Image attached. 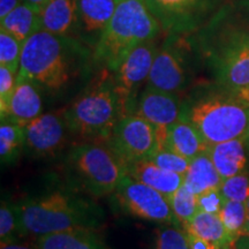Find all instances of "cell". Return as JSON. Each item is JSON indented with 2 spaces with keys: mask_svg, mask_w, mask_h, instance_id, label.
Listing matches in <instances>:
<instances>
[{
  "mask_svg": "<svg viewBox=\"0 0 249 249\" xmlns=\"http://www.w3.org/2000/svg\"><path fill=\"white\" fill-rule=\"evenodd\" d=\"M193 42L207 58L218 82L236 92L249 90V0L217 9Z\"/></svg>",
  "mask_w": 249,
  "mask_h": 249,
  "instance_id": "obj_1",
  "label": "cell"
},
{
  "mask_svg": "<svg viewBox=\"0 0 249 249\" xmlns=\"http://www.w3.org/2000/svg\"><path fill=\"white\" fill-rule=\"evenodd\" d=\"M93 67V49L85 42L39 30L24 43L18 76L55 96L88 80Z\"/></svg>",
  "mask_w": 249,
  "mask_h": 249,
  "instance_id": "obj_2",
  "label": "cell"
},
{
  "mask_svg": "<svg viewBox=\"0 0 249 249\" xmlns=\"http://www.w3.org/2000/svg\"><path fill=\"white\" fill-rule=\"evenodd\" d=\"M20 234L37 238L71 230H96L104 219L97 204L67 191H54L15 203Z\"/></svg>",
  "mask_w": 249,
  "mask_h": 249,
  "instance_id": "obj_3",
  "label": "cell"
},
{
  "mask_svg": "<svg viewBox=\"0 0 249 249\" xmlns=\"http://www.w3.org/2000/svg\"><path fill=\"white\" fill-rule=\"evenodd\" d=\"M183 118L207 145L242 138L249 124V102L240 92L197 91L183 101Z\"/></svg>",
  "mask_w": 249,
  "mask_h": 249,
  "instance_id": "obj_4",
  "label": "cell"
},
{
  "mask_svg": "<svg viewBox=\"0 0 249 249\" xmlns=\"http://www.w3.org/2000/svg\"><path fill=\"white\" fill-rule=\"evenodd\" d=\"M161 27L144 0H123L117 5L113 18L93 48L96 68L116 71L136 46L157 38Z\"/></svg>",
  "mask_w": 249,
  "mask_h": 249,
  "instance_id": "obj_5",
  "label": "cell"
},
{
  "mask_svg": "<svg viewBox=\"0 0 249 249\" xmlns=\"http://www.w3.org/2000/svg\"><path fill=\"white\" fill-rule=\"evenodd\" d=\"M101 71L62 113L70 133L77 138L107 140L123 117L113 74Z\"/></svg>",
  "mask_w": 249,
  "mask_h": 249,
  "instance_id": "obj_6",
  "label": "cell"
},
{
  "mask_svg": "<svg viewBox=\"0 0 249 249\" xmlns=\"http://www.w3.org/2000/svg\"><path fill=\"white\" fill-rule=\"evenodd\" d=\"M70 177L80 188L95 197L111 195L126 176L124 164L107 145L82 143L65 157Z\"/></svg>",
  "mask_w": 249,
  "mask_h": 249,
  "instance_id": "obj_7",
  "label": "cell"
},
{
  "mask_svg": "<svg viewBox=\"0 0 249 249\" xmlns=\"http://www.w3.org/2000/svg\"><path fill=\"white\" fill-rule=\"evenodd\" d=\"M166 35L194 34L217 12L218 0H144Z\"/></svg>",
  "mask_w": 249,
  "mask_h": 249,
  "instance_id": "obj_8",
  "label": "cell"
},
{
  "mask_svg": "<svg viewBox=\"0 0 249 249\" xmlns=\"http://www.w3.org/2000/svg\"><path fill=\"white\" fill-rule=\"evenodd\" d=\"M105 141L124 166L147 160L160 148L157 127L138 114L121 117Z\"/></svg>",
  "mask_w": 249,
  "mask_h": 249,
  "instance_id": "obj_9",
  "label": "cell"
},
{
  "mask_svg": "<svg viewBox=\"0 0 249 249\" xmlns=\"http://www.w3.org/2000/svg\"><path fill=\"white\" fill-rule=\"evenodd\" d=\"M158 49L157 38L143 42L136 46L124 58L118 70L112 73L123 116L134 114L136 102L141 93L140 89L143 83L148 81Z\"/></svg>",
  "mask_w": 249,
  "mask_h": 249,
  "instance_id": "obj_10",
  "label": "cell"
},
{
  "mask_svg": "<svg viewBox=\"0 0 249 249\" xmlns=\"http://www.w3.org/2000/svg\"><path fill=\"white\" fill-rule=\"evenodd\" d=\"M113 194L118 204L134 217L156 223L180 225L166 196L127 174Z\"/></svg>",
  "mask_w": 249,
  "mask_h": 249,
  "instance_id": "obj_11",
  "label": "cell"
},
{
  "mask_svg": "<svg viewBox=\"0 0 249 249\" xmlns=\"http://www.w3.org/2000/svg\"><path fill=\"white\" fill-rule=\"evenodd\" d=\"M183 37L167 35L156 53L145 86L173 93H179L186 88L188 65L182 46Z\"/></svg>",
  "mask_w": 249,
  "mask_h": 249,
  "instance_id": "obj_12",
  "label": "cell"
},
{
  "mask_svg": "<svg viewBox=\"0 0 249 249\" xmlns=\"http://www.w3.org/2000/svg\"><path fill=\"white\" fill-rule=\"evenodd\" d=\"M67 132L70 130L62 114H40L24 126V151L31 157L54 155L64 147Z\"/></svg>",
  "mask_w": 249,
  "mask_h": 249,
  "instance_id": "obj_13",
  "label": "cell"
},
{
  "mask_svg": "<svg viewBox=\"0 0 249 249\" xmlns=\"http://www.w3.org/2000/svg\"><path fill=\"white\" fill-rule=\"evenodd\" d=\"M134 114L144 118L157 128L164 129L181 119L183 101L178 93L145 86L136 102Z\"/></svg>",
  "mask_w": 249,
  "mask_h": 249,
  "instance_id": "obj_14",
  "label": "cell"
},
{
  "mask_svg": "<svg viewBox=\"0 0 249 249\" xmlns=\"http://www.w3.org/2000/svg\"><path fill=\"white\" fill-rule=\"evenodd\" d=\"M117 5V0H77V38L95 48Z\"/></svg>",
  "mask_w": 249,
  "mask_h": 249,
  "instance_id": "obj_15",
  "label": "cell"
},
{
  "mask_svg": "<svg viewBox=\"0 0 249 249\" xmlns=\"http://www.w3.org/2000/svg\"><path fill=\"white\" fill-rule=\"evenodd\" d=\"M157 130L160 147L169 149L187 160H192L207 150L208 145L200 133L183 117L166 128H157Z\"/></svg>",
  "mask_w": 249,
  "mask_h": 249,
  "instance_id": "obj_16",
  "label": "cell"
},
{
  "mask_svg": "<svg viewBox=\"0 0 249 249\" xmlns=\"http://www.w3.org/2000/svg\"><path fill=\"white\" fill-rule=\"evenodd\" d=\"M42 89L33 81L18 76L9 113L5 118L21 126H26L30 121L39 117L42 114Z\"/></svg>",
  "mask_w": 249,
  "mask_h": 249,
  "instance_id": "obj_17",
  "label": "cell"
},
{
  "mask_svg": "<svg viewBox=\"0 0 249 249\" xmlns=\"http://www.w3.org/2000/svg\"><path fill=\"white\" fill-rule=\"evenodd\" d=\"M126 174L161 193L167 200L183 183V176L164 170L150 160H141L124 165Z\"/></svg>",
  "mask_w": 249,
  "mask_h": 249,
  "instance_id": "obj_18",
  "label": "cell"
},
{
  "mask_svg": "<svg viewBox=\"0 0 249 249\" xmlns=\"http://www.w3.org/2000/svg\"><path fill=\"white\" fill-rule=\"evenodd\" d=\"M205 151L223 179L245 172L248 163V148L244 138L208 145Z\"/></svg>",
  "mask_w": 249,
  "mask_h": 249,
  "instance_id": "obj_19",
  "label": "cell"
},
{
  "mask_svg": "<svg viewBox=\"0 0 249 249\" xmlns=\"http://www.w3.org/2000/svg\"><path fill=\"white\" fill-rule=\"evenodd\" d=\"M40 20L42 30L77 38V0H50Z\"/></svg>",
  "mask_w": 249,
  "mask_h": 249,
  "instance_id": "obj_20",
  "label": "cell"
},
{
  "mask_svg": "<svg viewBox=\"0 0 249 249\" xmlns=\"http://www.w3.org/2000/svg\"><path fill=\"white\" fill-rule=\"evenodd\" d=\"M224 181L207 151L193 158L183 176V185L193 194L198 195L209 189L220 188Z\"/></svg>",
  "mask_w": 249,
  "mask_h": 249,
  "instance_id": "obj_21",
  "label": "cell"
},
{
  "mask_svg": "<svg viewBox=\"0 0 249 249\" xmlns=\"http://www.w3.org/2000/svg\"><path fill=\"white\" fill-rule=\"evenodd\" d=\"M38 249H107L95 230H71L37 238Z\"/></svg>",
  "mask_w": 249,
  "mask_h": 249,
  "instance_id": "obj_22",
  "label": "cell"
},
{
  "mask_svg": "<svg viewBox=\"0 0 249 249\" xmlns=\"http://www.w3.org/2000/svg\"><path fill=\"white\" fill-rule=\"evenodd\" d=\"M186 232L203 238L224 249H232L234 239L227 232L219 214L197 211L191 220L182 224Z\"/></svg>",
  "mask_w": 249,
  "mask_h": 249,
  "instance_id": "obj_23",
  "label": "cell"
},
{
  "mask_svg": "<svg viewBox=\"0 0 249 249\" xmlns=\"http://www.w3.org/2000/svg\"><path fill=\"white\" fill-rule=\"evenodd\" d=\"M0 27L24 44L31 36L42 30V20L38 12L23 1L0 20Z\"/></svg>",
  "mask_w": 249,
  "mask_h": 249,
  "instance_id": "obj_24",
  "label": "cell"
},
{
  "mask_svg": "<svg viewBox=\"0 0 249 249\" xmlns=\"http://www.w3.org/2000/svg\"><path fill=\"white\" fill-rule=\"evenodd\" d=\"M24 150V126L4 118L0 124V160L2 165H13Z\"/></svg>",
  "mask_w": 249,
  "mask_h": 249,
  "instance_id": "obj_25",
  "label": "cell"
},
{
  "mask_svg": "<svg viewBox=\"0 0 249 249\" xmlns=\"http://www.w3.org/2000/svg\"><path fill=\"white\" fill-rule=\"evenodd\" d=\"M169 203L174 216L181 226L182 224L191 220L198 211L196 195L193 194L183 183L178 191L169 198Z\"/></svg>",
  "mask_w": 249,
  "mask_h": 249,
  "instance_id": "obj_26",
  "label": "cell"
},
{
  "mask_svg": "<svg viewBox=\"0 0 249 249\" xmlns=\"http://www.w3.org/2000/svg\"><path fill=\"white\" fill-rule=\"evenodd\" d=\"M247 216L248 210L246 203L231 200L225 201L219 213V217L224 226L226 227L227 232L234 240L241 234V230L245 225Z\"/></svg>",
  "mask_w": 249,
  "mask_h": 249,
  "instance_id": "obj_27",
  "label": "cell"
},
{
  "mask_svg": "<svg viewBox=\"0 0 249 249\" xmlns=\"http://www.w3.org/2000/svg\"><path fill=\"white\" fill-rule=\"evenodd\" d=\"M23 43L4 29H0V66L18 73Z\"/></svg>",
  "mask_w": 249,
  "mask_h": 249,
  "instance_id": "obj_28",
  "label": "cell"
},
{
  "mask_svg": "<svg viewBox=\"0 0 249 249\" xmlns=\"http://www.w3.org/2000/svg\"><path fill=\"white\" fill-rule=\"evenodd\" d=\"M155 249H191L188 236L179 225L165 224L156 230Z\"/></svg>",
  "mask_w": 249,
  "mask_h": 249,
  "instance_id": "obj_29",
  "label": "cell"
},
{
  "mask_svg": "<svg viewBox=\"0 0 249 249\" xmlns=\"http://www.w3.org/2000/svg\"><path fill=\"white\" fill-rule=\"evenodd\" d=\"M148 160L154 161L156 165H158L161 169L181 174V176H185L187 170H188L189 164H191L189 160L164 147L158 148Z\"/></svg>",
  "mask_w": 249,
  "mask_h": 249,
  "instance_id": "obj_30",
  "label": "cell"
},
{
  "mask_svg": "<svg viewBox=\"0 0 249 249\" xmlns=\"http://www.w3.org/2000/svg\"><path fill=\"white\" fill-rule=\"evenodd\" d=\"M17 234H20L17 208L7 200H2L0 205V242L14 241Z\"/></svg>",
  "mask_w": 249,
  "mask_h": 249,
  "instance_id": "obj_31",
  "label": "cell"
},
{
  "mask_svg": "<svg viewBox=\"0 0 249 249\" xmlns=\"http://www.w3.org/2000/svg\"><path fill=\"white\" fill-rule=\"evenodd\" d=\"M220 192L225 200L246 203L249 198V176L240 173L231 178L224 179L220 186Z\"/></svg>",
  "mask_w": 249,
  "mask_h": 249,
  "instance_id": "obj_32",
  "label": "cell"
},
{
  "mask_svg": "<svg viewBox=\"0 0 249 249\" xmlns=\"http://www.w3.org/2000/svg\"><path fill=\"white\" fill-rule=\"evenodd\" d=\"M18 73L9 68L0 66V116H8L11 102L13 98L15 87H17Z\"/></svg>",
  "mask_w": 249,
  "mask_h": 249,
  "instance_id": "obj_33",
  "label": "cell"
},
{
  "mask_svg": "<svg viewBox=\"0 0 249 249\" xmlns=\"http://www.w3.org/2000/svg\"><path fill=\"white\" fill-rule=\"evenodd\" d=\"M196 200H197L198 211L216 214H219L226 201L220 192V188L209 189V191L201 193L196 195Z\"/></svg>",
  "mask_w": 249,
  "mask_h": 249,
  "instance_id": "obj_34",
  "label": "cell"
},
{
  "mask_svg": "<svg viewBox=\"0 0 249 249\" xmlns=\"http://www.w3.org/2000/svg\"><path fill=\"white\" fill-rule=\"evenodd\" d=\"M187 236H188V242H189V248L191 249H224L219 246L213 244V242L205 240L203 238L193 234V233L186 232Z\"/></svg>",
  "mask_w": 249,
  "mask_h": 249,
  "instance_id": "obj_35",
  "label": "cell"
},
{
  "mask_svg": "<svg viewBox=\"0 0 249 249\" xmlns=\"http://www.w3.org/2000/svg\"><path fill=\"white\" fill-rule=\"evenodd\" d=\"M23 0H0V20L17 8Z\"/></svg>",
  "mask_w": 249,
  "mask_h": 249,
  "instance_id": "obj_36",
  "label": "cell"
},
{
  "mask_svg": "<svg viewBox=\"0 0 249 249\" xmlns=\"http://www.w3.org/2000/svg\"><path fill=\"white\" fill-rule=\"evenodd\" d=\"M0 249H38L37 246L27 245V244H18L17 241H9V242H1L0 244Z\"/></svg>",
  "mask_w": 249,
  "mask_h": 249,
  "instance_id": "obj_37",
  "label": "cell"
},
{
  "mask_svg": "<svg viewBox=\"0 0 249 249\" xmlns=\"http://www.w3.org/2000/svg\"><path fill=\"white\" fill-rule=\"evenodd\" d=\"M232 249H249V235H239L233 241Z\"/></svg>",
  "mask_w": 249,
  "mask_h": 249,
  "instance_id": "obj_38",
  "label": "cell"
},
{
  "mask_svg": "<svg viewBox=\"0 0 249 249\" xmlns=\"http://www.w3.org/2000/svg\"><path fill=\"white\" fill-rule=\"evenodd\" d=\"M26 4H28L29 6H31L34 9H35L36 12H38L40 14L42 13V11L44 9V7L46 5H48V2L50 0H23Z\"/></svg>",
  "mask_w": 249,
  "mask_h": 249,
  "instance_id": "obj_39",
  "label": "cell"
},
{
  "mask_svg": "<svg viewBox=\"0 0 249 249\" xmlns=\"http://www.w3.org/2000/svg\"><path fill=\"white\" fill-rule=\"evenodd\" d=\"M240 235H249V213L247 216V219H246L245 225H244V227H242Z\"/></svg>",
  "mask_w": 249,
  "mask_h": 249,
  "instance_id": "obj_40",
  "label": "cell"
},
{
  "mask_svg": "<svg viewBox=\"0 0 249 249\" xmlns=\"http://www.w3.org/2000/svg\"><path fill=\"white\" fill-rule=\"evenodd\" d=\"M242 138H244L245 142H246V145H247V148H248V150H249V124H248V128H247V130H246L245 135L242 136Z\"/></svg>",
  "mask_w": 249,
  "mask_h": 249,
  "instance_id": "obj_41",
  "label": "cell"
},
{
  "mask_svg": "<svg viewBox=\"0 0 249 249\" xmlns=\"http://www.w3.org/2000/svg\"><path fill=\"white\" fill-rule=\"evenodd\" d=\"M240 93L249 102V90H246V91H242V92H240Z\"/></svg>",
  "mask_w": 249,
  "mask_h": 249,
  "instance_id": "obj_42",
  "label": "cell"
},
{
  "mask_svg": "<svg viewBox=\"0 0 249 249\" xmlns=\"http://www.w3.org/2000/svg\"><path fill=\"white\" fill-rule=\"evenodd\" d=\"M246 207H247V210H248V213H249V198H248V201L246 202Z\"/></svg>",
  "mask_w": 249,
  "mask_h": 249,
  "instance_id": "obj_43",
  "label": "cell"
},
{
  "mask_svg": "<svg viewBox=\"0 0 249 249\" xmlns=\"http://www.w3.org/2000/svg\"><path fill=\"white\" fill-rule=\"evenodd\" d=\"M119 1H123V0H117V2H119Z\"/></svg>",
  "mask_w": 249,
  "mask_h": 249,
  "instance_id": "obj_44",
  "label": "cell"
}]
</instances>
